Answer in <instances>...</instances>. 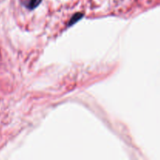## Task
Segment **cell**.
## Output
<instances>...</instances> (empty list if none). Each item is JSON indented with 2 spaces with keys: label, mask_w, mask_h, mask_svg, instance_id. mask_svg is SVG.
I'll list each match as a JSON object with an SVG mask.
<instances>
[{
  "label": "cell",
  "mask_w": 160,
  "mask_h": 160,
  "mask_svg": "<svg viewBox=\"0 0 160 160\" xmlns=\"http://www.w3.org/2000/svg\"><path fill=\"white\" fill-rule=\"evenodd\" d=\"M42 0H29L27 3V7L29 9H34L41 3Z\"/></svg>",
  "instance_id": "1"
},
{
  "label": "cell",
  "mask_w": 160,
  "mask_h": 160,
  "mask_svg": "<svg viewBox=\"0 0 160 160\" xmlns=\"http://www.w3.org/2000/svg\"><path fill=\"white\" fill-rule=\"evenodd\" d=\"M81 16H82V14H81V13L75 14V15L72 17L71 20H70V25H72V24H73V23H76L78 20H80V19L81 18Z\"/></svg>",
  "instance_id": "2"
}]
</instances>
